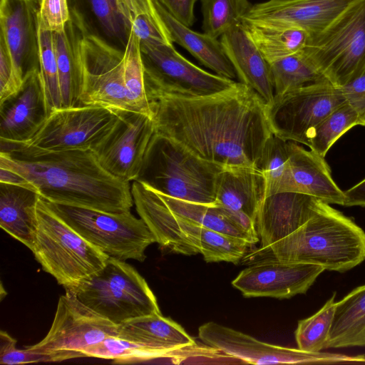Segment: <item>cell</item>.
<instances>
[{
  "label": "cell",
  "instance_id": "obj_34",
  "mask_svg": "<svg viewBox=\"0 0 365 365\" xmlns=\"http://www.w3.org/2000/svg\"><path fill=\"white\" fill-rule=\"evenodd\" d=\"M356 125L365 126V117L346 102L316 126L309 137L307 146L312 152L325 158L335 142Z\"/></svg>",
  "mask_w": 365,
  "mask_h": 365
},
{
  "label": "cell",
  "instance_id": "obj_35",
  "mask_svg": "<svg viewBox=\"0 0 365 365\" xmlns=\"http://www.w3.org/2000/svg\"><path fill=\"white\" fill-rule=\"evenodd\" d=\"M124 83L131 110L153 118V107L145 85L140 40L132 31H129L124 49Z\"/></svg>",
  "mask_w": 365,
  "mask_h": 365
},
{
  "label": "cell",
  "instance_id": "obj_50",
  "mask_svg": "<svg viewBox=\"0 0 365 365\" xmlns=\"http://www.w3.org/2000/svg\"><path fill=\"white\" fill-rule=\"evenodd\" d=\"M0 182L24 186L33 189L30 183L22 175L16 172L4 168H0Z\"/></svg>",
  "mask_w": 365,
  "mask_h": 365
},
{
  "label": "cell",
  "instance_id": "obj_33",
  "mask_svg": "<svg viewBox=\"0 0 365 365\" xmlns=\"http://www.w3.org/2000/svg\"><path fill=\"white\" fill-rule=\"evenodd\" d=\"M158 193V192H157ZM176 215L206 228L244 239L254 245L257 241L236 226L217 205L187 202L158 193Z\"/></svg>",
  "mask_w": 365,
  "mask_h": 365
},
{
  "label": "cell",
  "instance_id": "obj_4",
  "mask_svg": "<svg viewBox=\"0 0 365 365\" xmlns=\"http://www.w3.org/2000/svg\"><path fill=\"white\" fill-rule=\"evenodd\" d=\"M224 169L200 159L175 140L155 132L134 181L163 195L215 205L217 178Z\"/></svg>",
  "mask_w": 365,
  "mask_h": 365
},
{
  "label": "cell",
  "instance_id": "obj_20",
  "mask_svg": "<svg viewBox=\"0 0 365 365\" xmlns=\"http://www.w3.org/2000/svg\"><path fill=\"white\" fill-rule=\"evenodd\" d=\"M322 202L295 192L266 196L255 222L262 248L267 250L271 245L299 228L316 213Z\"/></svg>",
  "mask_w": 365,
  "mask_h": 365
},
{
  "label": "cell",
  "instance_id": "obj_42",
  "mask_svg": "<svg viewBox=\"0 0 365 365\" xmlns=\"http://www.w3.org/2000/svg\"><path fill=\"white\" fill-rule=\"evenodd\" d=\"M86 357L111 359L115 364H131L154 359L149 351L118 336H109L81 351Z\"/></svg>",
  "mask_w": 365,
  "mask_h": 365
},
{
  "label": "cell",
  "instance_id": "obj_3",
  "mask_svg": "<svg viewBox=\"0 0 365 365\" xmlns=\"http://www.w3.org/2000/svg\"><path fill=\"white\" fill-rule=\"evenodd\" d=\"M322 202L316 213L267 249L274 258L317 264L344 272L365 260V232L351 218Z\"/></svg>",
  "mask_w": 365,
  "mask_h": 365
},
{
  "label": "cell",
  "instance_id": "obj_7",
  "mask_svg": "<svg viewBox=\"0 0 365 365\" xmlns=\"http://www.w3.org/2000/svg\"><path fill=\"white\" fill-rule=\"evenodd\" d=\"M45 201L67 225L109 257L143 262L146 248L156 242L145 222L130 210L109 212Z\"/></svg>",
  "mask_w": 365,
  "mask_h": 365
},
{
  "label": "cell",
  "instance_id": "obj_17",
  "mask_svg": "<svg viewBox=\"0 0 365 365\" xmlns=\"http://www.w3.org/2000/svg\"><path fill=\"white\" fill-rule=\"evenodd\" d=\"M39 4L40 0L0 1V34L21 82L40 66Z\"/></svg>",
  "mask_w": 365,
  "mask_h": 365
},
{
  "label": "cell",
  "instance_id": "obj_39",
  "mask_svg": "<svg viewBox=\"0 0 365 365\" xmlns=\"http://www.w3.org/2000/svg\"><path fill=\"white\" fill-rule=\"evenodd\" d=\"M289 156V140L272 133L264 145L258 165L265 178L266 196L278 192L288 169Z\"/></svg>",
  "mask_w": 365,
  "mask_h": 365
},
{
  "label": "cell",
  "instance_id": "obj_29",
  "mask_svg": "<svg viewBox=\"0 0 365 365\" xmlns=\"http://www.w3.org/2000/svg\"><path fill=\"white\" fill-rule=\"evenodd\" d=\"M365 347V284L336 302L327 348Z\"/></svg>",
  "mask_w": 365,
  "mask_h": 365
},
{
  "label": "cell",
  "instance_id": "obj_27",
  "mask_svg": "<svg viewBox=\"0 0 365 365\" xmlns=\"http://www.w3.org/2000/svg\"><path fill=\"white\" fill-rule=\"evenodd\" d=\"M71 14L64 31L53 33L62 108L80 106L81 74L78 44L86 21L74 11L71 10Z\"/></svg>",
  "mask_w": 365,
  "mask_h": 365
},
{
  "label": "cell",
  "instance_id": "obj_15",
  "mask_svg": "<svg viewBox=\"0 0 365 365\" xmlns=\"http://www.w3.org/2000/svg\"><path fill=\"white\" fill-rule=\"evenodd\" d=\"M118 336V325L82 303L72 291L60 297L51 327L36 344L37 351H81L107 337Z\"/></svg>",
  "mask_w": 365,
  "mask_h": 365
},
{
  "label": "cell",
  "instance_id": "obj_14",
  "mask_svg": "<svg viewBox=\"0 0 365 365\" xmlns=\"http://www.w3.org/2000/svg\"><path fill=\"white\" fill-rule=\"evenodd\" d=\"M118 118L91 149L101 166L112 175L133 182L150 141L155 133L153 119L140 112L116 110Z\"/></svg>",
  "mask_w": 365,
  "mask_h": 365
},
{
  "label": "cell",
  "instance_id": "obj_12",
  "mask_svg": "<svg viewBox=\"0 0 365 365\" xmlns=\"http://www.w3.org/2000/svg\"><path fill=\"white\" fill-rule=\"evenodd\" d=\"M199 338L206 345L239 359L245 364H279L310 363L364 362L365 356H348L311 352L263 342L232 328L210 322L198 329Z\"/></svg>",
  "mask_w": 365,
  "mask_h": 365
},
{
  "label": "cell",
  "instance_id": "obj_30",
  "mask_svg": "<svg viewBox=\"0 0 365 365\" xmlns=\"http://www.w3.org/2000/svg\"><path fill=\"white\" fill-rule=\"evenodd\" d=\"M241 23L269 64L304 48L311 37L307 31L297 26L245 19Z\"/></svg>",
  "mask_w": 365,
  "mask_h": 365
},
{
  "label": "cell",
  "instance_id": "obj_26",
  "mask_svg": "<svg viewBox=\"0 0 365 365\" xmlns=\"http://www.w3.org/2000/svg\"><path fill=\"white\" fill-rule=\"evenodd\" d=\"M40 197L33 189L0 182V227L31 250L37 231Z\"/></svg>",
  "mask_w": 365,
  "mask_h": 365
},
{
  "label": "cell",
  "instance_id": "obj_21",
  "mask_svg": "<svg viewBox=\"0 0 365 365\" xmlns=\"http://www.w3.org/2000/svg\"><path fill=\"white\" fill-rule=\"evenodd\" d=\"M289 166L278 192H299L328 204L344 205V191L334 182L325 158L297 143L289 140Z\"/></svg>",
  "mask_w": 365,
  "mask_h": 365
},
{
  "label": "cell",
  "instance_id": "obj_9",
  "mask_svg": "<svg viewBox=\"0 0 365 365\" xmlns=\"http://www.w3.org/2000/svg\"><path fill=\"white\" fill-rule=\"evenodd\" d=\"M140 50L151 105L165 96H210L230 88L236 82L200 68L182 56L173 45L140 41Z\"/></svg>",
  "mask_w": 365,
  "mask_h": 365
},
{
  "label": "cell",
  "instance_id": "obj_41",
  "mask_svg": "<svg viewBox=\"0 0 365 365\" xmlns=\"http://www.w3.org/2000/svg\"><path fill=\"white\" fill-rule=\"evenodd\" d=\"M86 357L81 351H37L28 347L16 348V340L4 331L0 332V364L6 365L25 364L37 362L62 361L75 358Z\"/></svg>",
  "mask_w": 365,
  "mask_h": 365
},
{
  "label": "cell",
  "instance_id": "obj_40",
  "mask_svg": "<svg viewBox=\"0 0 365 365\" xmlns=\"http://www.w3.org/2000/svg\"><path fill=\"white\" fill-rule=\"evenodd\" d=\"M39 71L49 115L62 108L53 33L39 29Z\"/></svg>",
  "mask_w": 365,
  "mask_h": 365
},
{
  "label": "cell",
  "instance_id": "obj_5",
  "mask_svg": "<svg viewBox=\"0 0 365 365\" xmlns=\"http://www.w3.org/2000/svg\"><path fill=\"white\" fill-rule=\"evenodd\" d=\"M38 226L31 250L43 269L66 290L102 269L109 257L82 237L39 197Z\"/></svg>",
  "mask_w": 365,
  "mask_h": 365
},
{
  "label": "cell",
  "instance_id": "obj_38",
  "mask_svg": "<svg viewBox=\"0 0 365 365\" xmlns=\"http://www.w3.org/2000/svg\"><path fill=\"white\" fill-rule=\"evenodd\" d=\"M336 293L312 316L299 321L295 331L298 349L319 352L326 349L335 312Z\"/></svg>",
  "mask_w": 365,
  "mask_h": 365
},
{
  "label": "cell",
  "instance_id": "obj_43",
  "mask_svg": "<svg viewBox=\"0 0 365 365\" xmlns=\"http://www.w3.org/2000/svg\"><path fill=\"white\" fill-rule=\"evenodd\" d=\"M38 26L43 31L61 32L71 20V9L68 0H40Z\"/></svg>",
  "mask_w": 365,
  "mask_h": 365
},
{
  "label": "cell",
  "instance_id": "obj_45",
  "mask_svg": "<svg viewBox=\"0 0 365 365\" xmlns=\"http://www.w3.org/2000/svg\"><path fill=\"white\" fill-rule=\"evenodd\" d=\"M22 84L6 43L0 34V103L16 93Z\"/></svg>",
  "mask_w": 365,
  "mask_h": 365
},
{
  "label": "cell",
  "instance_id": "obj_13",
  "mask_svg": "<svg viewBox=\"0 0 365 365\" xmlns=\"http://www.w3.org/2000/svg\"><path fill=\"white\" fill-rule=\"evenodd\" d=\"M118 118L116 110L102 106L62 108L51 113L38 132L24 144L49 150L91 149Z\"/></svg>",
  "mask_w": 365,
  "mask_h": 365
},
{
  "label": "cell",
  "instance_id": "obj_37",
  "mask_svg": "<svg viewBox=\"0 0 365 365\" xmlns=\"http://www.w3.org/2000/svg\"><path fill=\"white\" fill-rule=\"evenodd\" d=\"M204 33L218 38L241 22L250 9L249 0H200Z\"/></svg>",
  "mask_w": 365,
  "mask_h": 365
},
{
  "label": "cell",
  "instance_id": "obj_11",
  "mask_svg": "<svg viewBox=\"0 0 365 365\" xmlns=\"http://www.w3.org/2000/svg\"><path fill=\"white\" fill-rule=\"evenodd\" d=\"M346 102L339 88L323 81L275 95L266 113L273 134L307 146L316 126Z\"/></svg>",
  "mask_w": 365,
  "mask_h": 365
},
{
  "label": "cell",
  "instance_id": "obj_10",
  "mask_svg": "<svg viewBox=\"0 0 365 365\" xmlns=\"http://www.w3.org/2000/svg\"><path fill=\"white\" fill-rule=\"evenodd\" d=\"M80 106L131 110L124 83V50L110 44L85 23L79 39Z\"/></svg>",
  "mask_w": 365,
  "mask_h": 365
},
{
  "label": "cell",
  "instance_id": "obj_51",
  "mask_svg": "<svg viewBox=\"0 0 365 365\" xmlns=\"http://www.w3.org/2000/svg\"><path fill=\"white\" fill-rule=\"evenodd\" d=\"M276 1H289V0H276Z\"/></svg>",
  "mask_w": 365,
  "mask_h": 365
},
{
  "label": "cell",
  "instance_id": "obj_19",
  "mask_svg": "<svg viewBox=\"0 0 365 365\" xmlns=\"http://www.w3.org/2000/svg\"><path fill=\"white\" fill-rule=\"evenodd\" d=\"M356 0H289L252 5L242 19L301 28L314 36L324 30Z\"/></svg>",
  "mask_w": 365,
  "mask_h": 365
},
{
  "label": "cell",
  "instance_id": "obj_25",
  "mask_svg": "<svg viewBox=\"0 0 365 365\" xmlns=\"http://www.w3.org/2000/svg\"><path fill=\"white\" fill-rule=\"evenodd\" d=\"M265 196V178L257 168H225L217 176L215 205L225 210L245 214L255 222Z\"/></svg>",
  "mask_w": 365,
  "mask_h": 365
},
{
  "label": "cell",
  "instance_id": "obj_6",
  "mask_svg": "<svg viewBox=\"0 0 365 365\" xmlns=\"http://www.w3.org/2000/svg\"><path fill=\"white\" fill-rule=\"evenodd\" d=\"M69 291L118 326L134 318L160 313L145 279L133 266L112 257L102 269Z\"/></svg>",
  "mask_w": 365,
  "mask_h": 365
},
{
  "label": "cell",
  "instance_id": "obj_48",
  "mask_svg": "<svg viewBox=\"0 0 365 365\" xmlns=\"http://www.w3.org/2000/svg\"><path fill=\"white\" fill-rule=\"evenodd\" d=\"M339 88L346 102L365 117V73Z\"/></svg>",
  "mask_w": 365,
  "mask_h": 365
},
{
  "label": "cell",
  "instance_id": "obj_2",
  "mask_svg": "<svg viewBox=\"0 0 365 365\" xmlns=\"http://www.w3.org/2000/svg\"><path fill=\"white\" fill-rule=\"evenodd\" d=\"M0 142V168L22 175L49 202L109 212L134 205L130 182L107 172L91 148L49 150Z\"/></svg>",
  "mask_w": 365,
  "mask_h": 365
},
{
  "label": "cell",
  "instance_id": "obj_44",
  "mask_svg": "<svg viewBox=\"0 0 365 365\" xmlns=\"http://www.w3.org/2000/svg\"><path fill=\"white\" fill-rule=\"evenodd\" d=\"M140 41L173 45V41L165 25H160L147 15H140L133 19L127 25Z\"/></svg>",
  "mask_w": 365,
  "mask_h": 365
},
{
  "label": "cell",
  "instance_id": "obj_16",
  "mask_svg": "<svg viewBox=\"0 0 365 365\" xmlns=\"http://www.w3.org/2000/svg\"><path fill=\"white\" fill-rule=\"evenodd\" d=\"M324 270L320 265L274 257L245 268L232 284L245 297L289 299L305 294Z\"/></svg>",
  "mask_w": 365,
  "mask_h": 365
},
{
  "label": "cell",
  "instance_id": "obj_1",
  "mask_svg": "<svg viewBox=\"0 0 365 365\" xmlns=\"http://www.w3.org/2000/svg\"><path fill=\"white\" fill-rule=\"evenodd\" d=\"M155 132L223 168H257L273 133L266 104L235 82L210 96H165L152 103Z\"/></svg>",
  "mask_w": 365,
  "mask_h": 365
},
{
  "label": "cell",
  "instance_id": "obj_24",
  "mask_svg": "<svg viewBox=\"0 0 365 365\" xmlns=\"http://www.w3.org/2000/svg\"><path fill=\"white\" fill-rule=\"evenodd\" d=\"M117 336L149 351L155 359L168 358L173 352L196 344L180 324L161 313L134 318L119 324Z\"/></svg>",
  "mask_w": 365,
  "mask_h": 365
},
{
  "label": "cell",
  "instance_id": "obj_23",
  "mask_svg": "<svg viewBox=\"0 0 365 365\" xmlns=\"http://www.w3.org/2000/svg\"><path fill=\"white\" fill-rule=\"evenodd\" d=\"M131 191L136 211L155 236L156 242L175 253H199L180 227L177 215L156 192L136 181L133 182Z\"/></svg>",
  "mask_w": 365,
  "mask_h": 365
},
{
  "label": "cell",
  "instance_id": "obj_28",
  "mask_svg": "<svg viewBox=\"0 0 365 365\" xmlns=\"http://www.w3.org/2000/svg\"><path fill=\"white\" fill-rule=\"evenodd\" d=\"M156 9L168 29L173 42L187 50L200 63L215 73L233 80L236 72L220 41L205 33L195 31L175 19L159 2Z\"/></svg>",
  "mask_w": 365,
  "mask_h": 365
},
{
  "label": "cell",
  "instance_id": "obj_31",
  "mask_svg": "<svg viewBox=\"0 0 365 365\" xmlns=\"http://www.w3.org/2000/svg\"><path fill=\"white\" fill-rule=\"evenodd\" d=\"M180 227L207 262L237 264L252 246L247 240L206 228L178 215Z\"/></svg>",
  "mask_w": 365,
  "mask_h": 365
},
{
  "label": "cell",
  "instance_id": "obj_18",
  "mask_svg": "<svg viewBox=\"0 0 365 365\" xmlns=\"http://www.w3.org/2000/svg\"><path fill=\"white\" fill-rule=\"evenodd\" d=\"M48 115L40 71L35 70L16 93L0 103V140L27 142Z\"/></svg>",
  "mask_w": 365,
  "mask_h": 365
},
{
  "label": "cell",
  "instance_id": "obj_8",
  "mask_svg": "<svg viewBox=\"0 0 365 365\" xmlns=\"http://www.w3.org/2000/svg\"><path fill=\"white\" fill-rule=\"evenodd\" d=\"M305 51L335 87L365 73V0H356L330 25L310 37Z\"/></svg>",
  "mask_w": 365,
  "mask_h": 365
},
{
  "label": "cell",
  "instance_id": "obj_46",
  "mask_svg": "<svg viewBox=\"0 0 365 365\" xmlns=\"http://www.w3.org/2000/svg\"><path fill=\"white\" fill-rule=\"evenodd\" d=\"M126 26L136 16L147 15L160 25H165L155 4V0H115Z\"/></svg>",
  "mask_w": 365,
  "mask_h": 365
},
{
  "label": "cell",
  "instance_id": "obj_47",
  "mask_svg": "<svg viewBox=\"0 0 365 365\" xmlns=\"http://www.w3.org/2000/svg\"><path fill=\"white\" fill-rule=\"evenodd\" d=\"M175 19L191 27L195 21L194 7L197 0H156Z\"/></svg>",
  "mask_w": 365,
  "mask_h": 365
},
{
  "label": "cell",
  "instance_id": "obj_49",
  "mask_svg": "<svg viewBox=\"0 0 365 365\" xmlns=\"http://www.w3.org/2000/svg\"><path fill=\"white\" fill-rule=\"evenodd\" d=\"M345 202L344 206L365 207V178L344 191Z\"/></svg>",
  "mask_w": 365,
  "mask_h": 365
},
{
  "label": "cell",
  "instance_id": "obj_32",
  "mask_svg": "<svg viewBox=\"0 0 365 365\" xmlns=\"http://www.w3.org/2000/svg\"><path fill=\"white\" fill-rule=\"evenodd\" d=\"M275 95L312 83L329 81L304 48L270 64Z\"/></svg>",
  "mask_w": 365,
  "mask_h": 365
},
{
  "label": "cell",
  "instance_id": "obj_36",
  "mask_svg": "<svg viewBox=\"0 0 365 365\" xmlns=\"http://www.w3.org/2000/svg\"><path fill=\"white\" fill-rule=\"evenodd\" d=\"M71 10L80 14L87 24L96 22L109 38L124 43L128 30L115 0H71Z\"/></svg>",
  "mask_w": 365,
  "mask_h": 365
},
{
  "label": "cell",
  "instance_id": "obj_22",
  "mask_svg": "<svg viewBox=\"0 0 365 365\" xmlns=\"http://www.w3.org/2000/svg\"><path fill=\"white\" fill-rule=\"evenodd\" d=\"M220 41L240 82L252 89L266 105L270 103L274 97L270 64L242 23L223 34Z\"/></svg>",
  "mask_w": 365,
  "mask_h": 365
}]
</instances>
